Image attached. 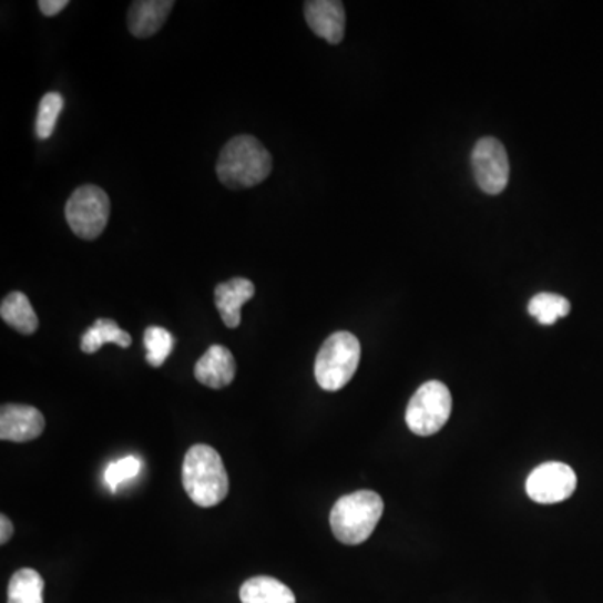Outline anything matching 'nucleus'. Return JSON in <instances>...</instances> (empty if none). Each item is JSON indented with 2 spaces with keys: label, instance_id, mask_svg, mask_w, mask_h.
Listing matches in <instances>:
<instances>
[{
  "label": "nucleus",
  "instance_id": "obj_13",
  "mask_svg": "<svg viewBox=\"0 0 603 603\" xmlns=\"http://www.w3.org/2000/svg\"><path fill=\"white\" fill-rule=\"evenodd\" d=\"M175 8L173 0H136L127 12V28L137 39L155 35L165 25L170 12Z\"/></svg>",
  "mask_w": 603,
  "mask_h": 603
},
{
  "label": "nucleus",
  "instance_id": "obj_8",
  "mask_svg": "<svg viewBox=\"0 0 603 603\" xmlns=\"http://www.w3.org/2000/svg\"><path fill=\"white\" fill-rule=\"evenodd\" d=\"M576 490V474L569 464L550 461L540 464L527 480V493L540 504L562 503Z\"/></svg>",
  "mask_w": 603,
  "mask_h": 603
},
{
  "label": "nucleus",
  "instance_id": "obj_22",
  "mask_svg": "<svg viewBox=\"0 0 603 603\" xmlns=\"http://www.w3.org/2000/svg\"><path fill=\"white\" fill-rule=\"evenodd\" d=\"M38 6L42 14L52 18V16H58L59 12L64 11L69 2L68 0H39Z\"/></svg>",
  "mask_w": 603,
  "mask_h": 603
},
{
  "label": "nucleus",
  "instance_id": "obj_17",
  "mask_svg": "<svg viewBox=\"0 0 603 603\" xmlns=\"http://www.w3.org/2000/svg\"><path fill=\"white\" fill-rule=\"evenodd\" d=\"M8 603H44V579L35 570H19L9 583Z\"/></svg>",
  "mask_w": 603,
  "mask_h": 603
},
{
  "label": "nucleus",
  "instance_id": "obj_9",
  "mask_svg": "<svg viewBox=\"0 0 603 603\" xmlns=\"http://www.w3.org/2000/svg\"><path fill=\"white\" fill-rule=\"evenodd\" d=\"M44 416L39 409L24 405H4L0 411V439L2 441H34L44 432Z\"/></svg>",
  "mask_w": 603,
  "mask_h": 603
},
{
  "label": "nucleus",
  "instance_id": "obj_11",
  "mask_svg": "<svg viewBox=\"0 0 603 603\" xmlns=\"http://www.w3.org/2000/svg\"><path fill=\"white\" fill-rule=\"evenodd\" d=\"M237 374L234 354L225 346H212L195 366V377L200 385L212 389H223L234 382Z\"/></svg>",
  "mask_w": 603,
  "mask_h": 603
},
{
  "label": "nucleus",
  "instance_id": "obj_3",
  "mask_svg": "<svg viewBox=\"0 0 603 603\" xmlns=\"http://www.w3.org/2000/svg\"><path fill=\"white\" fill-rule=\"evenodd\" d=\"M385 513V501L376 491L360 490L339 498L330 511L334 536L344 545L366 542Z\"/></svg>",
  "mask_w": 603,
  "mask_h": 603
},
{
  "label": "nucleus",
  "instance_id": "obj_1",
  "mask_svg": "<svg viewBox=\"0 0 603 603\" xmlns=\"http://www.w3.org/2000/svg\"><path fill=\"white\" fill-rule=\"evenodd\" d=\"M272 173V156L257 137L242 134L232 137L219 153L216 175L232 190L260 185Z\"/></svg>",
  "mask_w": 603,
  "mask_h": 603
},
{
  "label": "nucleus",
  "instance_id": "obj_18",
  "mask_svg": "<svg viewBox=\"0 0 603 603\" xmlns=\"http://www.w3.org/2000/svg\"><path fill=\"white\" fill-rule=\"evenodd\" d=\"M570 310H572V306H570L569 298L559 294H550V292L536 294L528 304V313L535 317L542 326H553L556 320L569 316Z\"/></svg>",
  "mask_w": 603,
  "mask_h": 603
},
{
  "label": "nucleus",
  "instance_id": "obj_19",
  "mask_svg": "<svg viewBox=\"0 0 603 603\" xmlns=\"http://www.w3.org/2000/svg\"><path fill=\"white\" fill-rule=\"evenodd\" d=\"M175 339L163 327H147L144 333V347H146V360L150 366L162 367L172 354Z\"/></svg>",
  "mask_w": 603,
  "mask_h": 603
},
{
  "label": "nucleus",
  "instance_id": "obj_10",
  "mask_svg": "<svg viewBox=\"0 0 603 603\" xmlns=\"http://www.w3.org/2000/svg\"><path fill=\"white\" fill-rule=\"evenodd\" d=\"M306 19L314 34L329 44H340L346 32V11L337 0H309L306 2Z\"/></svg>",
  "mask_w": 603,
  "mask_h": 603
},
{
  "label": "nucleus",
  "instance_id": "obj_23",
  "mask_svg": "<svg viewBox=\"0 0 603 603\" xmlns=\"http://www.w3.org/2000/svg\"><path fill=\"white\" fill-rule=\"evenodd\" d=\"M12 535H14V524L6 514H2L0 517V543L6 545L12 539Z\"/></svg>",
  "mask_w": 603,
  "mask_h": 603
},
{
  "label": "nucleus",
  "instance_id": "obj_4",
  "mask_svg": "<svg viewBox=\"0 0 603 603\" xmlns=\"http://www.w3.org/2000/svg\"><path fill=\"white\" fill-rule=\"evenodd\" d=\"M360 362V343L354 334L340 330L333 334L317 354L316 381L324 391L346 388Z\"/></svg>",
  "mask_w": 603,
  "mask_h": 603
},
{
  "label": "nucleus",
  "instance_id": "obj_12",
  "mask_svg": "<svg viewBox=\"0 0 603 603\" xmlns=\"http://www.w3.org/2000/svg\"><path fill=\"white\" fill-rule=\"evenodd\" d=\"M255 295L254 282L244 277H235L215 288V304L228 329H237L242 324V307Z\"/></svg>",
  "mask_w": 603,
  "mask_h": 603
},
{
  "label": "nucleus",
  "instance_id": "obj_15",
  "mask_svg": "<svg viewBox=\"0 0 603 603\" xmlns=\"http://www.w3.org/2000/svg\"><path fill=\"white\" fill-rule=\"evenodd\" d=\"M0 316L8 326L24 336H31L38 330L39 319L32 309L28 295L22 292H12L2 300L0 306Z\"/></svg>",
  "mask_w": 603,
  "mask_h": 603
},
{
  "label": "nucleus",
  "instance_id": "obj_2",
  "mask_svg": "<svg viewBox=\"0 0 603 603\" xmlns=\"http://www.w3.org/2000/svg\"><path fill=\"white\" fill-rule=\"evenodd\" d=\"M183 487L190 500L202 508H212L225 500L231 481L218 452L206 444H195L183 461Z\"/></svg>",
  "mask_w": 603,
  "mask_h": 603
},
{
  "label": "nucleus",
  "instance_id": "obj_21",
  "mask_svg": "<svg viewBox=\"0 0 603 603\" xmlns=\"http://www.w3.org/2000/svg\"><path fill=\"white\" fill-rule=\"evenodd\" d=\"M141 463L137 458L127 457L123 460L111 463L108 467L106 473H104V480L110 484L111 490H116L123 481L131 480L140 473Z\"/></svg>",
  "mask_w": 603,
  "mask_h": 603
},
{
  "label": "nucleus",
  "instance_id": "obj_7",
  "mask_svg": "<svg viewBox=\"0 0 603 603\" xmlns=\"http://www.w3.org/2000/svg\"><path fill=\"white\" fill-rule=\"evenodd\" d=\"M474 180L488 195H500L510 180L507 150L497 137H481L471 155Z\"/></svg>",
  "mask_w": 603,
  "mask_h": 603
},
{
  "label": "nucleus",
  "instance_id": "obj_5",
  "mask_svg": "<svg viewBox=\"0 0 603 603\" xmlns=\"http://www.w3.org/2000/svg\"><path fill=\"white\" fill-rule=\"evenodd\" d=\"M64 213L74 235L83 241H96L110 219V196L100 186H80L65 203Z\"/></svg>",
  "mask_w": 603,
  "mask_h": 603
},
{
  "label": "nucleus",
  "instance_id": "obj_16",
  "mask_svg": "<svg viewBox=\"0 0 603 603\" xmlns=\"http://www.w3.org/2000/svg\"><path fill=\"white\" fill-rule=\"evenodd\" d=\"M104 344H116V346L127 349L133 344L130 334L121 329L114 320L98 319L93 327L83 334L81 339V350L84 354H94L104 346Z\"/></svg>",
  "mask_w": 603,
  "mask_h": 603
},
{
  "label": "nucleus",
  "instance_id": "obj_6",
  "mask_svg": "<svg viewBox=\"0 0 603 603\" xmlns=\"http://www.w3.org/2000/svg\"><path fill=\"white\" fill-rule=\"evenodd\" d=\"M452 398L448 386L441 381H428L415 392L408 409L406 422L418 436H431L441 431L451 416Z\"/></svg>",
  "mask_w": 603,
  "mask_h": 603
},
{
  "label": "nucleus",
  "instance_id": "obj_14",
  "mask_svg": "<svg viewBox=\"0 0 603 603\" xmlns=\"http://www.w3.org/2000/svg\"><path fill=\"white\" fill-rule=\"evenodd\" d=\"M242 603H295L294 592L274 576H254L241 589Z\"/></svg>",
  "mask_w": 603,
  "mask_h": 603
},
{
  "label": "nucleus",
  "instance_id": "obj_20",
  "mask_svg": "<svg viewBox=\"0 0 603 603\" xmlns=\"http://www.w3.org/2000/svg\"><path fill=\"white\" fill-rule=\"evenodd\" d=\"M62 108H64V100L61 94L48 93L42 98L39 103L38 121H35V134L39 140H48L52 136Z\"/></svg>",
  "mask_w": 603,
  "mask_h": 603
}]
</instances>
